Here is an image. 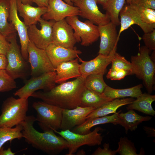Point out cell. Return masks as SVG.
<instances>
[{
	"instance_id": "34",
	"label": "cell",
	"mask_w": 155,
	"mask_h": 155,
	"mask_svg": "<svg viewBox=\"0 0 155 155\" xmlns=\"http://www.w3.org/2000/svg\"><path fill=\"white\" fill-rule=\"evenodd\" d=\"M118 148L116 150L120 155H137L134 144L125 136L121 137L118 143Z\"/></svg>"
},
{
	"instance_id": "21",
	"label": "cell",
	"mask_w": 155,
	"mask_h": 155,
	"mask_svg": "<svg viewBox=\"0 0 155 155\" xmlns=\"http://www.w3.org/2000/svg\"><path fill=\"white\" fill-rule=\"evenodd\" d=\"M16 5L20 16L27 26L36 24L47 9L46 7H34L29 4H23L21 0H17Z\"/></svg>"
},
{
	"instance_id": "38",
	"label": "cell",
	"mask_w": 155,
	"mask_h": 155,
	"mask_svg": "<svg viewBox=\"0 0 155 155\" xmlns=\"http://www.w3.org/2000/svg\"><path fill=\"white\" fill-rule=\"evenodd\" d=\"M142 39L145 46L151 51L155 50V29L150 32L144 33Z\"/></svg>"
},
{
	"instance_id": "19",
	"label": "cell",
	"mask_w": 155,
	"mask_h": 155,
	"mask_svg": "<svg viewBox=\"0 0 155 155\" xmlns=\"http://www.w3.org/2000/svg\"><path fill=\"white\" fill-rule=\"evenodd\" d=\"M98 26L100 38L98 53L108 55L117 46L119 40L117 26L110 22L106 24Z\"/></svg>"
},
{
	"instance_id": "26",
	"label": "cell",
	"mask_w": 155,
	"mask_h": 155,
	"mask_svg": "<svg viewBox=\"0 0 155 155\" xmlns=\"http://www.w3.org/2000/svg\"><path fill=\"white\" fill-rule=\"evenodd\" d=\"M131 103L128 104L126 109L135 110L147 115L154 116L155 111L152 104L155 100V95L146 93L142 94Z\"/></svg>"
},
{
	"instance_id": "39",
	"label": "cell",
	"mask_w": 155,
	"mask_h": 155,
	"mask_svg": "<svg viewBox=\"0 0 155 155\" xmlns=\"http://www.w3.org/2000/svg\"><path fill=\"white\" fill-rule=\"evenodd\" d=\"M103 148L99 147L93 153L92 155H115L117 153L116 150H112L110 148L109 143H104Z\"/></svg>"
},
{
	"instance_id": "50",
	"label": "cell",
	"mask_w": 155,
	"mask_h": 155,
	"mask_svg": "<svg viewBox=\"0 0 155 155\" xmlns=\"http://www.w3.org/2000/svg\"><path fill=\"white\" fill-rule=\"evenodd\" d=\"M131 0H126L127 4H129L130 3Z\"/></svg>"
},
{
	"instance_id": "32",
	"label": "cell",
	"mask_w": 155,
	"mask_h": 155,
	"mask_svg": "<svg viewBox=\"0 0 155 155\" xmlns=\"http://www.w3.org/2000/svg\"><path fill=\"white\" fill-rule=\"evenodd\" d=\"M22 130L20 124L14 128L0 127V149L7 142H11L15 139L20 140L23 138Z\"/></svg>"
},
{
	"instance_id": "13",
	"label": "cell",
	"mask_w": 155,
	"mask_h": 155,
	"mask_svg": "<svg viewBox=\"0 0 155 155\" xmlns=\"http://www.w3.org/2000/svg\"><path fill=\"white\" fill-rule=\"evenodd\" d=\"M77 42L73 29L65 19L55 21L53 26L52 43L65 48L73 49Z\"/></svg>"
},
{
	"instance_id": "18",
	"label": "cell",
	"mask_w": 155,
	"mask_h": 155,
	"mask_svg": "<svg viewBox=\"0 0 155 155\" xmlns=\"http://www.w3.org/2000/svg\"><path fill=\"white\" fill-rule=\"evenodd\" d=\"M120 28L118 33V38L121 33L131 26L136 24L144 33L152 31L155 29V24H148L144 22L135 11L129 4L125 5L119 14Z\"/></svg>"
},
{
	"instance_id": "33",
	"label": "cell",
	"mask_w": 155,
	"mask_h": 155,
	"mask_svg": "<svg viewBox=\"0 0 155 155\" xmlns=\"http://www.w3.org/2000/svg\"><path fill=\"white\" fill-rule=\"evenodd\" d=\"M142 21L148 24H155V10L130 3Z\"/></svg>"
},
{
	"instance_id": "2",
	"label": "cell",
	"mask_w": 155,
	"mask_h": 155,
	"mask_svg": "<svg viewBox=\"0 0 155 155\" xmlns=\"http://www.w3.org/2000/svg\"><path fill=\"white\" fill-rule=\"evenodd\" d=\"M36 121L35 117L30 115L26 116L20 124L23 128V137L26 142L49 155H56L67 149L66 140L61 136L57 135L52 129L43 132L37 130L34 126Z\"/></svg>"
},
{
	"instance_id": "37",
	"label": "cell",
	"mask_w": 155,
	"mask_h": 155,
	"mask_svg": "<svg viewBox=\"0 0 155 155\" xmlns=\"http://www.w3.org/2000/svg\"><path fill=\"white\" fill-rule=\"evenodd\" d=\"M132 75L130 71L121 69L111 68L107 73L106 77L111 80H120L126 76Z\"/></svg>"
},
{
	"instance_id": "25",
	"label": "cell",
	"mask_w": 155,
	"mask_h": 155,
	"mask_svg": "<svg viewBox=\"0 0 155 155\" xmlns=\"http://www.w3.org/2000/svg\"><path fill=\"white\" fill-rule=\"evenodd\" d=\"M135 99L133 98H117L105 103L101 106L94 109L86 117L89 118L101 117L115 113L120 107L129 104Z\"/></svg>"
},
{
	"instance_id": "4",
	"label": "cell",
	"mask_w": 155,
	"mask_h": 155,
	"mask_svg": "<svg viewBox=\"0 0 155 155\" xmlns=\"http://www.w3.org/2000/svg\"><path fill=\"white\" fill-rule=\"evenodd\" d=\"M28 107V99L13 96L7 98L2 105L0 127H13L25 119Z\"/></svg>"
},
{
	"instance_id": "15",
	"label": "cell",
	"mask_w": 155,
	"mask_h": 155,
	"mask_svg": "<svg viewBox=\"0 0 155 155\" xmlns=\"http://www.w3.org/2000/svg\"><path fill=\"white\" fill-rule=\"evenodd\" d=\"M117 47L108 55L98 54L95 58L89 61H84L79 57V61L81 62L80 66L81 75L86 78L90 74L105 73L107 66L111 63Z\"/></svg>"
},
{
	"instance_id": "22",
	"label": "cell",
	"mask_w": 155,
	"mask_h": 155,
	"mask_svg": "<svg viewBox=\"0 0 155 155\" xmlns=\"http://www.w3.org/2000/svg\"><path fill=\"white\" fill-rule=\"evenodd\" d=\"M79 57L63 62L55 68L56 83L60 84L69 79L77 78L81 75L80 70Z\"/></svg>"
},
{
	"instance_id": "12",
	"label": "cell",
	"mask_w": 155,
	"mask_h": 155,
	"mask_svg": "<svg viewBox=\"0 0 155 155\" xmlns=\"http://www.w3.org/2000/svg\"><path fill=\"white\" fill-rule=\"evenodd\" d=\"M73 4L80 10L79 16L98 26L111 22L108 15L99 10L95 0H74Z\"/></svg>"
},
{
	"instance_id": "20",
	"label": "cell",
	"mask_w": 155,
	"mask_h": 155,
	"mask_svg": "<svg viewBox=\"0 0 155 155\" xmlns=\"http://www.w3.org/2000/svg\"><path fill=\"white\" fill-rule=\"evenodd\" d=\"M54 67L55 68L61 63L69 61L79 57L82 52L75 47L73 49L65 48L51 43L45 49Z\"/></svg>"
},
{
	"instance_id": "9",
	"label": "cell",
	"mask_w": 155,
	"mask_h": 155,
	"mask_svg": "<svg viewBox=\"0 0 155 155\" xmlns=\"http://www.w3.org/2000/svg\"><path fill=\"white\" fill-rule=\"evenodd\" d=\"M55 71L46 72L37 77H31L25 84L14 93L19 98L28 99L31 95L39 90L47 91L56 86Z\"/></svg>"
},
{
	"instance_id": "6",
	"label": "cell",
	"mask_w": 155,
	"mask_h": 155,
	"mask_svg": "<svg viewBox=\"0 0 155 155\" xmlns=\"http://www.w3.org/2000/svg\"><path fill=\"white\" fill-rule=\"evenodd\" d=\"M32 106L37 112L36 121L43 131L60 129L62 108L43 101L34 102Z\"/></svg>"
},
{
	"instance_id": "49",
	"label": "cell",
	"mask_w": 155,
	"mask_h": 155,
	"mask_svg": "<svg viewBox=\"0 0 155 155\" xmlns=\"http://www.w3.org/2000/svg\"><path fill=\"white\" fill-rule=\"evenodd\" d=\"M77 155H85L86 153L83 149L79 150L77 152Z\"/></svg>"
},
{
	"instance_id": "14",
	"label": "cell",
	"mask_w": 155,
	"mask_h": 155,
	"mask_svg": "<svg viewBox=\"0 0 155 155\" xmlns=\"http://www.w3.org/2000/svg\"><path fill=\"white\" fill-rule=\"evenodd\" d=\"M46 13L42 16L46 20L59 21L72 16H79L80 10L74 5H70L62 0H49Z\"/></svg>"
},
{
	"instance_id": "42",
	"label": "cell",
	"mask_w": 155,
	"mask_h": 155,
	"mask_svg": "<svg viewBox=\"0 0 155 155\" xmlns=\"http://www.w3.org/2000/svg\"><path fill=\"white\" fill-rule=\"evenodd\" d=\"M7 64L5 55L0 54V70L5 69Z\"/></svg>"
},
{
	"instance_id": "17",
	"label": "cell",
	"mask_w": 155,
	"mask_h": 155,
	"mask_svg": "<svg viewBox=\"0 0 155 155\" xmlns=\"http://www.w3.org/2000/svg\"><path fill=\"white\" fill-rule=\"evenodd\" d=\"M95 109L78 106L72 109H63L60 129L71 130L83 123L87 116Z\"/></svg>"
},
{
	"instance_id": "41",
	"label": "cell",
	"mask_w": 155,
	"mask_h": 155,
	"mask_svg": "<svg viewBox=\"0 0 155 155\" xmlns=\"http://www.w3.org/2000/svg\"><path fill=\"white\" fill-rule=\"evenodd\" d=\"M9 46V43L6 37L0 33V54L5 55Z\"/></svg>"
},
{
	"instance_id": "44",
	"label": "cell",
	"mask_w": 155,
	"mask_h": 155,
	"mask_svg": "<svg viewBox=\"0 0 155 155\" xmlns=\"http://www.w3.org/2000/svg\"><path fill=\"white\" fill-rule=\"evenodd\" d=\"M32 2L36 3L39 7H46L48 6L49 0H30Z\"/></svg>"
},
{
	"instance_id": "28",
	"label": "cell",
	"mask_w": 155,
	"mask_h": 155,
	"mask_svg": "<svg viewBox=\"0 0 155 155\" xmlns=\"http://www.w3.org/2000/svg\"><path fill=\"white\" fill-rule=\"evenodd\" d=\"M113 100L105 96L102 93L99 94L85 88L82 93L79 106L96 108Z\"/></svg>"
},
{
	"instance_id": "8",
	"label": "cell",
	"mask_w": 155,
	"mask_h": 155,
	"mask_svg": "<svg viewBox=\"0 0 155 155\" xmlns=\"http://www.w3.org/2000/svg\"><path fill=\"white\" fill-rule=\"evenodd\" d=\"M78 16L68 17L65 18L72 27L77 42L87 46L96 41L99 37L98 26L87 20L80 21Z\"/></svg>"
},
{
	"instance_id": "10",
	"label": "cell",
	"mask_w": 155,
	"mask_h": 155,
	"mask_svg": "<svg viewBox=\"0 0 155 155\" xmlns=\"http://www.w3.org/2000/svg\"><path fill=\"white\" fill-rule=\"evenodd\" d=\"M28 52L31 77L48 72L55 71L45 50L37 47L30 40Z\"/></svg>"
},
{
	"instance_id": "43",
	"label": "cell",
	"mask_w": 155,
	"mask_h": 155,
	"mask_svg": "<svg viewBox=\"0 0 155 155\" xmlns=\"http://www.w3.org/2000/svg\"><path fill=\"white\" fill-rule=\"evenodd\" d=\"M144 130L146 132L149 137H155V130L154 128L146 126L143 127Z\"/></svg>"
},
{
	"instance_id": "48",
	"label": "cell",
	"mask_w": 155,
	"mask_h": 155,
	"mask_svg": "<svg viewBox=\"0 0 155 155\" xmlns=\"http://www.w3.org/2000/svg\"><path fill=\"white\" fill-rule=\"evenodd\" d=\"M64 1L67 4L71 5H73L74 0H64Z\"/></svg>"
},
{
	"instance_id": "27",
	"label": "cell",
	"mask_w": 155,
	"mask_h": 155,
	"mask_svg": "<svg viewBox=\"0 0 155 155\" xmlns=\"http://www.w3.org/2000/svg\"><path fill=\"white\" fill-rule=\"evenodd\" d=\"M9 14V0H0V33L7 38L16 34L13 25L8 22Z\"/></svg>"
},
{
	"instance_id": "36",
	"label": "cell",
	"mask_w": 155,
	"mask_h": 155,
	"mask_svg": "<svg viewBox=\"0 0 155 155\" xmlns=\"http://www.w3.org/2000/svg\"><path fill=\"white\" fill-rule=\"evenodd\" d=\"M111 68L123 69L130 72L134 74L133 65L131 62L127 61L124 57L116 52L111 62Z\"/></svg>"
},
{
	"instance_id": "5",
	"label": "cell",
	"mask_w": 155,
	"mask_h": 155,
	"mask_svg": "<svg viewBox=\"0 0 155 155\" xmlns=\"http://www.w3.org/2000/svg\"><path fill=\"white\" fill-rule=\"evenodd\" d=\"M16 34L7 38L9 43V49L5 55L7 64L5 70L14 80L24 78L30 75L29 62L22 56L16 39Z\"/></svg>"
},
{
	"instance_id": "7",
	"label": "cell",
	"mask_w": 155,
	"mask_h": 155,
	"mask_svg": "<svg viewBox=\"0 0 155 155\" xmlns=\"http://www.w3.org/2000/svg\"><path fill=\"white\" fill-rule=\"evenodd\" d=\"M102 129L97 127L92 131L86 134H80L69 130H61L59 131L52 129L55 133L65 139L68 144L67 155H73L81 146L86 145L93 146L100 145L103 140L101 133L99 132Z\"/></svg>"
},
{
	"instance_id": "30",
	"label": "cell",
	"mask_w": 155,
	"mask_h": 155,
	"mask_svg": "<svg viewBox=\"0 0 155 155\" xmlns=\"http://www.w3.org/2000/svg\"><path fill=\"white\" fill-rule=\"evenodd\" d=\"M125 1L126 0H107L102 6L111 22L117 26L120 24L119 14Z\"/></svg>"
},
{
	"instance_id": "24",
	"label": "cell",
	"mask_w": 155,
	"mask_h": 155,
	"mask_svg": "<svg viewBox=\"0 0 155 155\" xmlns=\"http://www.w3.org/2000/svg\"><path fill=\"white\" fill-rule=\"evenodd\" d=\"M120 112L118 115V124L124 128L126 133L129 130L131 131H135L141 123L143 121H149L152 118L151 116L140 115L133 109L129 110L125 113Z\"/></svg>"
},
{
	"instance_id": "11",
	"label": "cell",
	"mask_w": 155,
	"mask_h": 155,
	"mask_svg": "<svg viewBox=\"0 0 155 155\" xmlns=\"http://www.w3.org/2000/svg\"><path fill=\"white\" fill-rule=\"evenodd\" d=\"M41 28L38 29L36 24L28 26V34L29 40L37 47L45 50L52 43L53 26L55 22L53 20L49 21L42 18L38 22Z\"/></svg>"
},
{
	"instance_id": "47",
	"label": "cell",
	"mask_w": 155,
	"mask_h": 155,
	"mask_svg": "<svg viewBox=\"0 0 155 155\" xmlns=\"http://www.w3.org/2000/svg\"><path fill=\"white\" fill-rule=\"evenodd\" d=\"M22 3L24 4H32V2L30 0H21Z\"/></svg>"
},
{
	"instance_id": "1",
	"label": "cell",
	"mask_w": 155,
	"mask_h": 155,
	"mask_svg": "<svg viewBox=\"0 0 155 155\" xmlns=\"http://www.w3.org/2000/svg\"><path fill=\"white\" fill-rule=\"evenodd\" d=\"M86 77L82 75L74 80L55 86L47 91H36L31 96L62 109H72L79 106L85 89Z\"/></svg>"
},
{
	"instance_id": "40",
	"label": "cell",
	"mask_w": 155,
	"mask_h": 155,
	"mask_svg": "<svg viewBox=\"0 0 155 155\" xmlns=\"http://www.w3.org/2000/svg\"><path fill=\"white\" fill-rule=\"evenodd\" d=\"M130 3L155 10V0H131Z\"/></svg>"
},
{
	"instance_id": "29",
	"label": "cell",
	"mask_w": 155,
	"mask_h": 155,
	"mask_svg": "<svg viewBox=\"0 0 155 155\" xmlns=\"http://www.w3.org/2000/svg\"><path fill=\"white\" fill-rule=\"evenodd\" d=\"M142 87L143 85L141 84L123 89L114 88L107 85L102 94L105 96L112 99L127 97L137 98L142 94L141 90Z\"/></svg>"
},
{
	"instance_id": "3",
	"label": "cell",
	"mask_w": 155,
	"mask_h": 155,
	"mask_svg": "<svg viewBox=\"0 0 155 155\" xmlns=\"http://www.w3.org/2000/svg\"><path fill=\"white\" fill-rule=\"evenodd\" d=\"M150 52L145 46L139 45L137 54L131 56V58L134 74L143 80L148 93L150 94L153 90L155 73V64L150 56Z\"/></svg>"
},
{
	"instance_id": "46",
	"label": "cell",
	"mask_w": 155,
	"mask_h": 155,
	"mask_svg": "<svg viewBox=\"0 0 155 155\" xmlns=\"http://www.w3.org/2000/svg\"><path fill=\"white\" fill-rule=\"evenodd\" d=\"M107 0H95L97 4H100L102 6L106 3Z\"/></svg>"
},
{
	"instance_id": "23",
	"label": "cell",
	"mask_w": 155,
	"mask_h": 155,
	"mask_svg": "<svg viewBox=\"0 0 155 155\" xmlns=\"http://www.w3.org/2000/svg\"><path fill=\"white\" fill-rule=\"evenodd\" d=\"M120 111L110 116L106 115L101 117L89 118L81 125L72 129L71 131L73 132L80 134H86L90 132L91 129L96 125L111 123L114 125L118 124V115Z\"/></svg>"
},
{
	"instance_id": "35",
	"label": "cell",
	"mask_w": 155,
	"mask_h": 155,
	"mask_svg": "<svg viewBox=\"0 0 155 155\" xmlns=\"http://www.w3.org/2000/svg\"><path fill=\"white\" fill-rule=\"evenodd\" d=\"M16 87L15 80L5 69L0 70V92H8Z\"/></svg>"
},
{
	"instance_id": "45",
	"label": "cell",
	"mask_w": 155,
	"mask_h": 155,
	"mask_svg": "<svg viewBox=\"0 0 155 155\" xmlns=\"http://www.w3.org/2000/svg\"><path fill=\"white\" fill-rule=\"evenodd\" d=\"M15 153L13 152L11 150L10 147L7 149H4L2 146L0 149V155H15Z\"/></svg>"
},
{
	"instance_id": "31",
	"label": "cell",
	"mask_w": 155,
	"mask_h": 155,
	"mask_svg": "<svg viewBox=\"0 0 155 155\" xmlns=\"http://www.w3.org/2000/svg\"><path fill=\"white\" fill-rule=\"evenodd\" d=\"M104 73L103 72L88 75L85 80V88L96 93L102 94L107 85L104 80Z\"/></svg>"
},
{
	"instance_id": "16",
	"label": "cell",
	"mask_w": 155,
	"mask_h": 155,
	"mask_svg": "<svg viewBox=\"0 0 155 155\" xmlns=\"http://www.w3.org/2000/svg\"><path fill=\"white\" fill-rule=\"evenodd\" d=\"M9 0V14L8 20L12 23L18 32L20 40L22 55L24 59L28 61V47L29 40L28 34V26L18 17L17 8V0Z\"/></svg>"
}]
</instances>
